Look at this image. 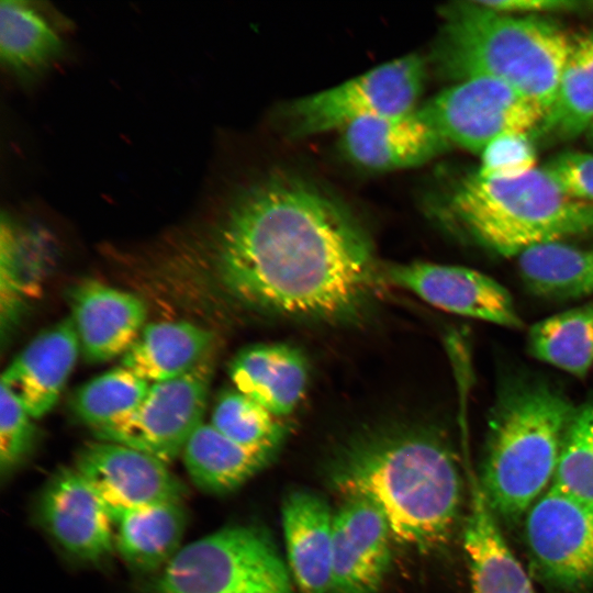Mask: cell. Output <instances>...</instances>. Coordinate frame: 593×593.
<instances>
[{"mask_svg": "<svg viewBox=\"0 0 593 593\" xmlns=\"http://www.w3.org/2000/svg\"><path fill=\"white\" fill-rule=\"evenodd\" d=\"M40 518L54 540L70 556L98 562L115 549L108 507L75 468H64L45 485Z\"/></svg>", "mask_w": 593, "mask_h": 593, "instance_id": "obj_13", "label": "cell"}, {"mask_svg": "<svg viewBox=\"0 0 593 593\" xmlns=\"http://www.w3.org/2000/svg\"><path fill=\"white\" fill-rule=\"evenodd\" d=\"M230 377L235 389L282 418L301 402L309 369L299 349L287 344H259L233 358Z\"/></svg>", "mask_w": 593, "mask_h": 593, "instance_id": "obj_20", "label": "cell"}, {"mask_svg": "<svg viewBox=\"0 0 593 593\" xmlns=\"http://www.w3.org/2000/svg\"><path fill=\"white\" fill-rule=\"evenodd\" d=\"M449 146L418 107L358 120L343 128L340 136L344 154L358 166L372 170L417 167Z\"/></svg>", "mask_w": 593, "mask_h": 593, "instance_id": "obj_15", "label": "cell"}, {"mask_svg": "<svg viewBox=\"0 0 593 593\" xmlns=\"http://www.w3.org/2000/svg\"><path fill=\"white\" fill-rule=\"evenodd\" d=\"M214 334L187 321L144 326L121 366L149 383L179 378L213 353Z\"/></svg>", "mask_w": 593, "mask_h": 593, "instance_id": "obj_21", "label": "cell"}, {"mask_svg": "<svg viewBox=\"0 0 593 593\" xmlns=\"http://www.w3.org/2000/svg\"><path fill=\"white\" fill-rule=\"evenodd\" d=\"M525 539L538 574L563 590L593 584V501L552 482L525 514Z\"/></svg>", "mask_w": 593, "mask_h": 593, "instance_id": "obj_10", "label": "cell"}, {"mask_svg": "<svg viewBox=\"0 0 593 593\" xmlns=\"http://www.w3.org/2000/svg\"><path fill=\"white\" fill-rule=\"evenodd\" d=\"M64 49V42L51 23L21 0L0 4V58L20 78H30L48 67Z\"/></svg>", "mask_w": 593, "mask_h": 593, "instance_id": "obj_26", "label": "cell"}, {"mask_svg": "<svg viewBox=\"0 0 593 593\" xmlns=\"http://www.w3.org/2000/svg\"><path fill=\"white\" fill-rule=\"evenodd\" d=\"M115 549L134 568L165 567L182 548L186 513L181 502H165L110 514Z\"/></svg>", "mask_w": 593, "mask_h": 593, "instance_id": "obj_23", "label": "cell"}, {"mask_svg": "<svg viewBox=\"0 0 593 593\" xmlns=\"http://www.w3.org/2000/svg\"><path fill=\"white\" fill-rule=\"evenodd\" d=\"M418 109L449 145L475 154L501 135L532 134L545 115L518 90L488 78L456 82Z\"/></svg>", "mask_w": 593, "mask_h": 593, "instance_id": "obj_8", "label": "cell"}, {"mask_svg": "<svg viewBox=\"0 0 593 593\" xmlns=\"http://www.w3.org/2000/svg\"><path fill=\"white\" fill-rule=\"evenodd\" d=\"M573 413L545 385L519 388L499 406L479 478L497 517L521 519L552 483Z\"/></svg>", "mask_w": 593, "mask_h": 593, "instance_id": "obj_4", "label": "cell"}, {"mask_svg": "<svg viewBox=\"0 0 593 593\" xmlns=\"http://www.w3.org/2000/svg\"><path fill=\"white\" fill-rule=\"evenodd\" d=\"M391 528L383 513L359 497L334 513L331 593H376L391 561Z\"/></svg>", "mask_w": 593, "mask_h": 593, "instance_id": "obj_14", "label": "cell"}, {"mask_svg": "<svg viewBox=\"0 0 593 593\" xmlns=\"http://www.w3.org/2000/svg\"><path fill=\"white\" fill-rule=\"evenodd\" d=\"M593 125V31L572 40L555 100L530 134L541 144L573 139Z\"/></svg>", "mask_w": 593, "mask_h": 593, "instance_id": "obj_24", "label": "cell"}, {"mask_svg": "<svg viewBox=\"0 0 593 593\" xmlns=\"http://www.w3.org/2000/svg\"><path fill=\"white\" fill-rule=\"evenodd\" d=\"M34 418L15 395L0 383V471L13 472L32 449L35 437Z\"/></svg>", "mask_w": 593, "mask_h": 593, "instance_id": "obj_32", "label": "cell"}, {"mask_svg": "<svg viewBox=\"0 0 593 593\" xmlns=\"http://www.w3.org/2000/svg\"><path fill=\"white\" fill-rule=\"evenodd\" d=\"M475 174L488 179H515L534 170L537 163L536 143L530 133L504 134L482 150Z\"/></svg>", "mask_w": 593, "mask_h": 593, "instance_id": "obj_33", "label": "cell"}, {"mask_svg": "<svg viewBox=\"0 0 593 593\" xmlns=\"http://www.w3.org/2000/svg\"><path fill=\"white\" fill-rule=\"evenodd\" d=\"M592 8H593V2L591 3Z\"/></svg>", "mask_w": 593, "mask_h": 593, "instance_id": "obj_37", "label": "cell"}, {"mask_svg": "<svg viewBox=\"0 0 593 593\" xmlns=\"http://www.w3.org/2000/svg\"><path fill=\"white\" fill-rule=\"evenodd\" d=\"M69 302L80 353L91 363L123 356L146 325L142 299L99 281L78 283Z\"/></svg>", "mask_w": 593, "mask_h": 593, "instance_id": "obj_16", "label": "cell"}, {"mask_svg": "<svg viewBox=\"0 0 593 593\" xmlns=\"http://www.w3.org/2000/svg\"><path fill=\"white\" fill-rule=\"evenodd\" d=\"M516 258L521 279L538 296L569 300L593 294V247L550 242Z\"/></svg>", "mask_w": 593, "mask_h": 593, "instance_id": "obj_25", "label": "cell"}, {"mask_svg": "<svg viewBox=\"0 0 593 593\" xmlns=\"http://www.w3.org/2000/svg\"><path fill=\"white\" fill-rule=\"evenodd\" d=\"M434 63L457 82L488 78L551 107L572 40L560 25L537 15H516L460 1L443 10Z\"/></svg>", "mask_w": 593, "mask_h": 593, "instance_id": "obj_3", "label": "cell"}, {"mask_svg": "<svg viewBox=\"0 0 593 593\" xmlns=\"http://www.w3.org/2000/svg\"><path fill=\"white\" fill-rule=\"evenodd\" d=\"M541 167L564 193L593 203V153L563 152Z\"/></svg>", "mask_w": 593, "mask_h": 593, "instance_id": "obj_34", "label": "cell"}, {"mask_svg": "<svg viewBox=\"0 0 593 593\" xmlns=\"http://www.w3.org/2000/svg\"><path fill=\"white\" fill-rule=\"evenodd\" d=\"M280 446H245L202 423L182 450L186 470L200 490L231 492L269 463Z\"/></svg>", "mask_w": 593, "mask_h": 593, "instance_id": "obj_22", "label": "cell"}, {"mask_svg": "<svg viewBox=\"0 0 593 593\" xmlns=\"http://www.w3.org/2000/svg\"><path fill=\"white\" fill-rule=\"evenodd\" d=\"M80 353L70 317L40 333L2 372L4 384L34 418L57 403Z\"/></svg>", "mask_w": 593, "mask_h": 593, "instance_id": "obj_17", "label": "cell"}, {"mask_svg": "<svg viewBox=\"0 0 593 593\" xmlns=\"http://www.w3.org/2000/svg\"><path fill=\"white\" fill-rule=\"evenodd\" d=\"M158 593H294L268 535L228 526L183 546L163 568Z\"/></svg>", "mask_w": 593, "mask_h": 593, "instance_id": "obj_6", "label": "cell"}, {"mask_svg": "<svg viewBox=\"0 0 593 593\" xmlns=\"http://www.w3.org/2000/svg\"><path fill=\"white\" fill-rule=\"evenodd\" d=\"M387 276L443 311L507 328L523 326L510 291L475 269L419 261L392 266Z\"/></svg>", "mask_w": 593, "mask_h": 593, "instance_id": "obj_12", "label": "cell"}, {"mask_svg": "<svg viewBox=\"0 0 593 593\" xmlns=\"http://www.w3.org/2000/svg\"><path fill=\"white\" fill-rule=\"evenodd\" d=\"M469 502L463 529L471 593H537L507 545L480 480L468 472Z\"/></svg>", "mask_w": 593, "mask_h": 593, "instance_id": "obj_18", "label": "cell"}, {"mask_svg": "<svg viewBox=\"0 0 593 593\" xmlns=\"http://www.w3.org/2000/svg\"><path fill=\"white\" fill-rule=\"evenodd\" d=\"M483 7L508 14L538 15L578 10L582 4L569 0H478Z\"/></svg>", "mask_w": 593, "mask_h": 593, "instance_id": "obj_35", "label": "cell"}, {"mask_svg": "<svg viewBox=\"0 0 593 593\" xmlns=\"http://www.w3.org/2000/svg\"><path fill=\"white\" fill-rule=\"evenodd\" d=\"M533 357L578 378L593 366V302L546 317L527 336Z\"/></svg>", "mask_w": 593, "mask_h": 593, "instance_id": "obj_27", "label": "cell"}, {"mask_svg": "<svg viewBox=\"0 0 593 593\" xmlns=\"http://www.w3.org/2000/svg\"><path fill=\"white\" fill-rule=\"evenodd\" d=\"M101 497L109 514L144 505L181 502L187 493L167 463L126 445L86 444L74 467Z\"/></svg>", "mask_w": 593, "mask_h": 593, "instance_id": "obj_11", "label": "cell"}, {"mask_svg": "<svg viewBox=\"0 0 593 593\" xmlns=\"http://www.w3.org/2000/svg\"><path fill=\"white\" fill-rule=\"evenodd\" d=\"M331 482L344 499L376 505L392 537L422 551L445 545L459 519L462 479L457 461L428 430H383L351 443L336 457Z\"/></svg>", "mask_w": 593, "mask_h": 593, "instance_id": "obj_2", "label": "cell"}, {"mask_svg": "<svg viewBox=\"0 0 593 593\" xmlns=\"http://www.w3.org/2000/svg\"><path fill=\"white\" fill-rule=\"evenodd\" d=\"M1 328L2 335L16 324L27 302L38 291L43 272L35 256V235L9 217L1 219ZM38 254V253H37Z\"/></svg>", "mask_w": 593, "mask_h": 593, "instance_id": "obj_28", "label": "cell"}, {"mask_svg": "<svg viewBox=\"0 0 593 593\" xmlns=\"http://www.w3.org/2000/svg\"><path fill=\"white\" fill-rule=\"evenodd\" d=\"M150 384L120 366L79 387L70 405L74 414L93 432L133 412L146 396Z\"/></svg>", "mask_w": 593, "mask_h": 593, "instance_id": "obj_29", "label": "cell"}, {"mask_svg": "<svg viewBox=\"0 0 593 593\" xmlns=\"http://www.w3.org/2000/svg\"><path fill=\"white\" fill-rule=\"evenodd\" d=\"M586 133H588V137H589L590 142L593 145V125L590 127V130Z\"/></svg>", "mask_w": 593, "mask_h": 593, "instance_id": "obj_36", "label": "cell"}, {"mask_svg": "<svg viewBox=\"0 0 593 593\" xmlns=\"http://www.w3.org/2000/svg\"><path fill=\"white\" fill-rule=\"evenodd\" d=\"M212 376L213 353L186 374L152 383L133 412L96 430V436L171 462L202 424Z\"/></svg>", "mask_w": 593, "mask_h": 593, "instance_id": "obj_9", "label": "cell"}, {"mask_svg": "<svg viewBox=\"0 0 593 593\" xmlns=\"http://www.w3.org/2000/svg\"><path fill=\"white\" fill-rule=\"evenodd\" d=\"M552 482L593 501V403L574 411Z\"/></svg>", "mask_w": 593, "mask_h": 593, "instance_id": "obj_31", "label": "cell"}, {"mask_svg": "<svg viewBox=\"0 0 593 593\" xmlns=\"http://www.w3.org/2000/svg\"><path fill=\"white\" fill-rule=\"evenodd\" d=\"M426 72L425 59L410 54L333 88L300 98L287 111L291 133L303 137L342 131L361 119L415 109Z\"/></svg>", "mask_w": 593, "mask_h": 593, "instance_id": "obj_7", "label": "cell"}, {"mask_svg": "<svg viewBox=\"0 0 593 593\" xmlns=\"http://www.w3.org/2000/svg\"><path fill=\"white\" fill-rule=\"evenodd\" d=\"M448 206L477 242L507 257L593 234V203L564 193L542 167L515 179H488L474 171L458 182Z\"/></svg>", "mask_w": 593, "mask_h": 593, "instance_id": "obj_5", "label": "cell"}, {"mask_svg": "<svg viewBox=\"0 0 593 593\" xmlns=\"http://www.w3.org/2000/svg\"><path fill=\"white\" fill-rule=\"evenodd\" d=\"M281 514L288 566L300 591L329 592L334 513L327 502L307 490L292 491Z\"/></svg>", "mask_w": 593, "mask_h": 593, "instance_id": "obj_19", "label": "cell"}, {"mask_svg": "<svg viewBox=\"0 0 593 593\" xmlns=\"http://www.w3.org/2000/svg\"><path fill=\"white\" fill-rule=\"evenodd\" d=\"M214 246L224 288L251 307L284 316L350 318L378 283L373 247L358 221L292 177L273 176L240 192Z\"/></svg>", "mask_w": 593, "mask_h": 593, "instance_id": "obj_1", "label": "cell"}, {"mask_svg": "<svg viewBox=\"0 0 593 593\" xmlns=\"http://www.w3.org/2000/svg\"><path fill=\"white\" fill-rule=\"evenodd\" d=\"M210 424L245 446H280L286 434L281 418L235 388L217 396Z\"/></svg>", "mask_w": 593, "mask_h": 593, "instance_id": "obj_30", "label": "cell"}]
</instances>
